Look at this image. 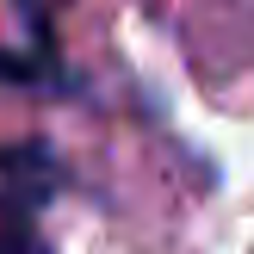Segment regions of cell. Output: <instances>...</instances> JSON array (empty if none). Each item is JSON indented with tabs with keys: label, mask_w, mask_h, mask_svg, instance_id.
<instances>
[{
	"label": "cell",
	"mask_w": 254,
	"mask_h": 254,
	"mask_svg": "<svg viewBox=\"0 0 254 254\" xmlns=\"http://www.w3.org/2000/svg\"><path fill=\"white\" fill-rule=\"evenodd\" d=\"M0 74H6V81H50V74H37V62H25V56H6V50H0Z\"/></svg>",
	"instance_id": "cell-2"
},
{
	"label": "cell",
	"mask_w": 254,
	"mask_h": 254,
	"mask_svg": "<svg viewBox=\"0 0 254 254\" xmlns=\"http://www.w3.org/2000/svg\"><path fill=\"white\" fill-rule=\"evenodd\" d=\"M44 168L50 161L31 155L6 186H0V254H44V242H37V205H44V192H50Z\"/></svg>",
	"instance_id": "cell-1"
}]
</instances>
